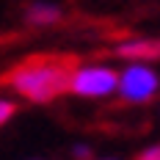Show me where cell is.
<instances>
[{
  "label": "cell",
  "mask_w": 160,
  "mask_h": 160,
  "mask_svg": "<svg viewBox=\"0 0 160 160\" xmlns=\"http://www.w3.org/2000/svg\"><path fill=\"white\" fill-rule=\"evenodd\" d=\"M135 160H160V144H158V146H149V149H144V152H141Z\"/></svg>",
  "instance_id": "cell-7"
},
{
  "label": "cell",
  "mask_w": 160,
  "mask_h": 160,
  "mask_svg": "<svg viewBox=\"0 0 160 160\" xmlns=\"http://www.w3.org/2000/svg\"><path fill=\"white\" fill-rule=\"evenodd\" d=\"M58 19H61V11L50 3H33L28 8V22L31 25H52Z\"/></svg>",
  "instance_id": "cell-5"
},
{
  "label": "cell",
  "mask_w": 160,
  "mask_h": 160,
  "mask_svg": "<svg viewBox=\"0 0 160 160\" xmlns=\"http://www.w3.org/2000/svg\"><path fill=\"white\" fill-rule=\"evenodd\" d=\"M116 55L127 58V61H135V64L160 61V39H130V42L116 47Z\"/></svg>",
  "instance_id": "cell-4"
},
{
  "label": "cell",
  "mask_w": 160,
  "mask_h": 160,
  "mask_svg": "<svg viewBox=\"0 0 160 160\" xmlns=\"http://www.w3.org/2000/svg\"><path fill=\"white\" fill-rule=\"evenodd\" d=\"M75 158H78V160H88V158H91L88 146H75Z\"/></svg>",
  "instance_id": "cell-8"
},
{
  "label": "cell",
  "mask_w": 160,
  "mask_h": 160,
  "mask_svg": "<svg viewBox=\"0 0 160 160\" xmlns=\"http://www.w3.org/2000/svg\"><path fill=\"white\" fill-rule=\"evenodd\" d=\"M119 88V72L111 66H78L72 83H69V91L78 97H108Z\"/></svg>",
  "instance_id": "cell-2"
},
{
  "label": "cell",
  "mask_w": 160,
  "mask_h": 160,
  "mask_svg": "<svg viewBox=\"0 0 160 160\" xmlns=\"http://www.w3.org/2000/svg\"><path fill=\"white\" fill-rule=\"evenodd\" d=\"M78 66L80 61L66 52L31 55V58L19 61L14 69H8L0 80L31 102H52L55 97L69 91V83H72V75Z\"/></svg>",
  "instance_id": "cell-1"
},
{
  "label": "cell",
  "mask_w": 160,
  "mask_h": 160,
  "mask_svg": "<svg viewBox=\"0 0 160 160\" xmlns=\"http://www.w3.org/2000/svg\"><path fill=\"white\" fill-rule=\"evenodd\" d=\"M14 113H17V105L11 102V99H0V127L11 119Z\"/></svg>",
  "instance_id": "cell-6"
},
{
  "label": "cell",
  "mask_w": 160,
  "mask_h": 160,
  "mask_svg": "<svg viewBox=\"0 0 160 160\" xmlns=\"http://www.w3.org/2000/svg\"><path fill=\"white\" fill-rule=\"evenodd\" d=\"M158 88H160V78L152 66L132 64L119 75V88L116 91L130 102H146V99L155 97Z\"/></svg>",
  "instance_id": "cell-3"
}]
</instances>
